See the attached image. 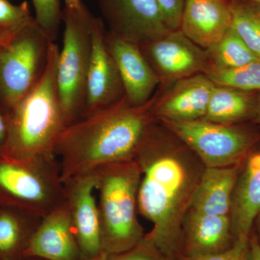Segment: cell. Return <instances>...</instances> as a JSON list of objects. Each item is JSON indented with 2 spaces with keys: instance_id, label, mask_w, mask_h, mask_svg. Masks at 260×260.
<instances>
[{
  "instance_id": "cell-31",
  "label": "cell",
  "mask_w": 260,
  "mask_h": 260,
  "mask_svg": "<svg viewBox=\"0 0 260 260\" xmlns=\"http://www.w3.org/2000/svg\"><path fill=\"white\" fill-rule=\"evenodd\" d=\"M8 130V118L0 110V151L5 144Z\"/></svg>"
},
{
  "instance_id": "cell-1",
  "label": "cell",
  "mask_w": 260,
  "mask_h": 260,
  "mask_svg": "<svg viewBox=\"0 0 260 260\" xmlns=\"http://www.w3.org/2000/svg\"><path fill=\"white\" fill-rule=\"evenodd\" d=\"M134 160L141 172L138 211L153 224L145 237L165 255L181 260L183 225L204 164L158 121L149 128Z\"/></svg>"
},
{
  "instance_id": "cell-21",
  "label": "cell",
  "mask_w": 260,
  "mask_h": 260,
  "mask_svg": "<svg viewBox=\"0 0 260 260\" xmlns=\"http://www.w3.org/2000/svg\"><path fill=\"white\" fill-rule=\"evenodd\" d=\"M42 219L13 208H0V260H27L24 253Z\"/></svg>"
},
{
  "instance_id": "cell-30",
  "label": "cell",
  "mask_w": 260,
  "mask_h": 260,
  "mask_svg": "<svg viewBox=\"0 0 260 260\" xmlns=\"http://www.w3.org/2000/svg\"><path fill=\"white\" fill-rule=\"evenodd\" d=\"M248 260H260V242L254 232H251L249 238V251Z\"/></svg>"
},
{
  "instance_id": "cell-34",
  "label": "cell",
  "mask_w": 260,
  "mask_h": 260,
  "mask_svg": "<svg viewBox=\"0 0 260 260\" xmlns=\"http://www.w3.org/2000/svg\"><path fill=\"white\" fill-rule=\"evenodd\" d=\"M109 255L107 253L102 251L100 254L98 255L93 256V257L90 258V259H82V260H109Z\"/></svg>"
},
{
  "instance_id": "cell-5",
  "label": "cell",
  "mask_w": 260,
  "mask_h": 260,
  "mask_svg": "<svg viewBox=\"0 0 260 260\" xmlns=\"http://www.w3.org/2000/svg\"><path fill=\"white\" fill-rule=\"evenodd\" d=\"M65 201L56 159L22 161L0 155V208L44 218Z\"/></svg>"
},
{
  "instance_id": "cell-10",
  "label": "cell",
  "mask_w": 260,
  "mask_h": 260,
  "mask_svg": "<svg viewBox=\"0 0 260 260\" xmlns=\"http://www.w3.org/2000/svg\"><path fill=\"white\" fill-rule=\"evenodd\" d=\"M139 47L160 81L172 83L209 70L205 49L179 29Z\"/></svg>"
},
{
  "instance_id": "cell-9",
  "label": "cell",
  "mask_w": 260,
  "mask_h": 260,
  "mask_svg": "<svg viewBox=\"0 0 260 260\" xmlns=\"http://www.w3.org/2000/svg\"><path fill=\"white\" fill-rule=\"evenodd\" d=\"M98 3L108 32L138 46L173 30L157 0H98Z\"/></svg>"
},
{
  "instance_id": "cell-23",
  "label": "cell",
  "mask_w": 260,
  "mask_h": 260,
  "mask_svg": "<svg viewBox=\"0 0 260 260\" xmlns=\"http://www.w3.org/2000/svg\"><path fill=\"white\" fill-rule=\"evenodd\" d=\"M232 28L260 58V5L248 0H229Z\"/></svg>"
},
{
  "instance_id": "cell-38",
  "label": "cell",
  "mask_w": 260,
  "mask_h": 260,
  "mask_svg": "<svg viewBox=\"0 0 260 260\" xmlns=\"http://www.w3.org/2000/svg\"><path fill=\"white\" fill-rule=\"evenodd\" d=\"M28 260H43V259H36V258H32V259H28Z\"/></svg>"
},
{
  "instance_id": "cell-24",
  "label": "cell",
  "mask_w": 260,
  "mask_h": 260,
  "mask_svg": "<svg viewBox=\"0 0 260 260\" xmlns=\"http://www.w3.org/2000/svg\"><path fill=\"white\" fill-rule=\"evenodd\" d=\"M215 85L248 92H260V59L226 70H211L205 73Z\"/></svg>"
},
{
  "instance_id": "cell-8",
  "label": "cell",
  "mask_w": 260,
  "mask_h": 260,
  "mask_svg": "<svg viewBox=\"0 0 260 260\" xmlns=\"http://www.w3.org/2000/svg\"><path fill=\"white\" fill-rule=\"evenodd\" d=\"M158 121L182 140L205 168L240 164L260 140V129L251 122L222 124L205 119Z\"/></svg>"
},
{
  "instance_id": "cell-12",
  "label": "cell",
  "mask_w": 260,
  "mask_h": 260,
  "mask_svg": "<svg viewBox=\"0 0 260 260\" xmlns=\"http://www.w3.org/2000/svg\"><path fill=\"white\" fill-rule=\"evenodd\" d=\"M63 184L80 260L90 259L103 251L99 208L94 194L95 174L93 171L84 173Z\"/></svg>"
},
{
  "instance_id": "cell-7",
  "label": "cell",
  "mask_w": 260,
  "mask_h": 260,
  "mask_svg": "<svg viewBox=\"0 0 260 260\" xmlns=\"http://www.w3.org/2000/svg\"><path fill=\"white\" fill-rule=\"evenodd\" d=\"M53 42L34 20L0 44V110L7 118L42 76Z\"/></svg>"
},
{
  "instance_id": "cell-25",
  "label": "cell",
  "mask_w": 260,
  "mask_h": 260,
  "mask_svg": "<svg viewBox=\"0 0 260 260\" xmlns=\"http://www.w3.org/2000/svg\"><path fill=\"white\" fill-rule=\"evenodd\" d=\"M35 20L26 1L13 5L0 0V35L10 40Z\"/></svg>"
},
{
  "instance_id": "cell-11",
  "label": "cell",
  "mask_w": 260,
  "mask_h": 260,
  "mask_svg": "<svg viewBox=\"0 0 260 260\" xmlns=\"http://www.w3.org/2000/svg\"><path fill=\"white\" fill-rule=\"evenodd\" d=\"M106 36L107 29L102 19L94 17L86 99L82 117L112 107L125 98L124 87L108 48Z\"/></svg>"
},
{
  "instance_id": "cell-17",
  "label": "cell",
  "mask_w": 260,
  "mask_h": 260,
  "mask_svg": "<svg viewBox=\"0 0 260 260\" xmlns=\"http://www.w3.org/2000/svg\"><path fill=\"white\" fill-rule=\"evenodd\" d=\"M260 215V140L243 161L233 191L230 219L234 237H249Z\"/></svg>"
},
{
  "instance_id": "cell-33",
  "label": "cell",
  "mask_w": 260,
  "mask_h": 260,
  "mask_svg": "<svg viewBox=\"0 0 260 260\" xmlns=\"http://www.w3.org/2000/svg\"><path fill=\"white\" fill-rule=\"evenodd\" d=\"M65 6L70 8H75L79 7L83 3L82 0H64Z\"/></svg>"
},
{
  "instance_id": "cell-15",
  "label": "cell",
  "mask_w": 260,
  "mask_h": 260,
  "mask_svg": "<svg viewBox=\"0 0 260 260\" xmlns=\"http://www.w3.org/2000/svg\"><path fill=\"white\" fill-rule=\"evenodd\" d=\"M24 256L25 259L80 260L67 200L42 218Z\"/></svg>"
},
{
  "instance_id": "cell-14",
  "label": "cell",
  "mask_w": 260,
  "mask_h": 260,
  "mask_svg": "<svg viewBox=\"0 0 260 260\" xmlns=\"http://www.w3.org/2000/svg\"><path fill=\"white\" fill-rule=\"evenodd\" d=\"M109 50L119 72L126 102L140 107L153 97L160 78L149 64L138 44L109 34L107 30Z\"/></svg>"
},
{
  "instance_id": "cell-20",
  "label": "cell",
  "mask_w": 260,
  "mask_h": 260,
  "mask_svg": "<svg viewBox=\"0 0 260 260\" xmlns=\"http://www.w3.org/2000/svg\"><path fill=\"white\" fill-rule=\"evenodd\" d=\"M258 93L215 85L205 120L222 124L253 123Z\"/></svg>"
},
{
  "instance_id": "cell-29",
  "label": "cell",
  "mask_w": 260,
  "mask_h": 260,
  "mask_svg": "<svg viewBox=\"0 0 260 260\" xmlns=\"http://www.w3.org/2000/svg\"><path fill=\"white\" fill-rule=\"evenodd\" d=\"M168 26L177 30L180 25L181 15L185 0H157Z\"/></svg>"
},
{
  "instance_id": "cell-37",
  "label": "cell",
  "mask_w": 260,
  "mask_h": 260,
  "mask_svg": "<svg viewBox=\"0 0 260 260\" xmlns=\"http://www.w3.org/2000/svg\"><path fill=\"white\" fill-rule=\"evenodd\" d=\"M248 1L251 2V3H254V4L260 5V0H248Z\"/></svg>"
},
{
  "instance_id": "cell-18",
  "label": "cell",
  "mask_w": 260,
  "mask_h": 260,
  "mask_svg": "<svg viewBox=\"0 0 260 260\" xmlns=\"http://www.w3.org/2000/svg\"><path fill=\"white\" fill-rule=\"evenodd\" d=\"M234 240L229 215L189 211L183 225L181 259L221 252L230 248Z\"/></svg>"
},
{
  "instance_id": "cell-3",
  "label": "cell",
  "mask_w": 260,
  "mask_h": 260,
  "mask_svg": "<svg viewBox=\"0 0 260 260\" xmlns=\"http://www.w3.org/2000/svg\"><path fill=\"white\" fill-rule=\"evenodd\" d=\"M59 53L53 42L42 76L8 116L3 156L22 161L56 160V142L68 126L56 83Z\"/></svg>"
},
{
  "instance_id": "cell-6",
  "label": "cell",
  "mask_w": 260,
  "mask_h": 260,
  "mask_svg": "<svg viewBox=\"0 0 260 260\" xmlns=\"http://www.w3.org/2000/svg\"><path fill=\"white\" fill-rule=\"evenodd\" d=\"M93 18L83 3L75 8L65 6L62 11L64 30L56 83L68 126L81 118L85 111Z\"/></svg>"
},
{
  "instance_id": "cell-4",
  "label": "cell",
  "mask_w": 260,
  "mask_h": 260,
  "mask_svg": "<svg viewBox=\"0 0 260 260\" xmlns=\"http://www.w3.org/2000/svg\"><path fill=\"white\" fill-rule=\"evenodd\" d=\"M100 218L102 250L108 254L124 252L143 240L138 221V190L141 172L135 160L102 166L93 170Z\"/></svg>"
},
{
  "instance_id": "cell-22",
  "label": "cell",
  "mask_w": 260,
  "mask_h": 260,
  "mask_svg": "<svg viewBox=\"0 0 260 260\" xmlns=\"http://www.w3.org/2000/svg\"><path fill=\"white\" fill-rule=\"evenodd\" d=\"M205 53L209 63L208 71L238 68L260 59L246 45L232 27L216 44L205 49Z\"/></svg>"
},
{
  "instance_id": "cell-39",
  "label": "cell",
  "mask_w": 260,
  "mask_h": 260,
  "mask_svg": "<svg viewBox=\"0 0 260 260\" xmlns=\"http://www.w3.org/2000/svg\"><path fill=\"white\" fill-rule=\"evenodd\" d=\"M27 260H28V259H27Z\"/></svg>"
},
{
  "instance_id": "cell-2",
  "label": "cell",
  "mask_w": 260,
  "mask_h": 260,
  "mask_svg": "<svg viewBox=\"0 0 260 260\" xmlns=\"http://www.w3.org/2000/svg\"><path fill=\"white\" fill-rule=\"evenodd\" d=\"M150 105L151 100L133 107L124 98L67 126L54 149L62 182L102 166L134 160L149 128L156 121Z\"/></svg>"
},
{
  "instance_id": "cell-13",
  "label": "cell",
  "mask_w": 260,
  "mask_h": 260,
  "mask_svg": "<svg viewBox=\"0 0 260 260\" xmlns=\"http://www.w3.org/2000/svg\"><path fill=\"white\" fill-rule=\"evenodd\" d=\"M162 95L151 99L155 120L191 121L203 119L215 84L205 73L172 82Z\"/></svg>"
},
{
  "instance_id": "cell-35",
  "label": "cell",
  "mask_w": 260,
  "mask_h": 260,
  "mask_svg": "<svg viewBox=\"0 0 260 260\" xmlns=\"http://www.w3.org/2000/svg\"><path fill=\"white\" fill-rule=\"evenodd\" d=\"M254 225H255V229L256 232H254L256 234V237H257L258 239L260 242V215L258 216V218H256L255 220V223H254Z\"/></svg>"
},
{
  "instance_id": "cell-27",
  "label": "cell",
  "mask_w": 260,
  "mask_h": 260,
  "mask_svg": "<svg viewBox=\"0 0 260 260\" xmlns=\"http://www.w3.org/2000/svg\"><path fill=\"white\" fill-rule=\"evenodd\" d=\"M109 260H176L164 254L145 237L136 246L119 254H109Z\"/></svg>"
},
{
  "instance_id": "cell-19",
  "label": "cell",
  "mask_w": 260,
  "mask_h": 260,
  "mask_svg": "<svg viewBox=\"0 0 260 260\" xmlns=\"http://www.w3.org/2000/svg\"><path fill=\"white\" fill-rule=\"evenodd\" d=\"M242 164L205 168L189 211L230 216L233 191Z\"/></svg>"
},
{
  "instance_id": "cell-26",
  "label": "cell",
  "mask_w": 260,
  "mask_h": 260,
  "mask_svg": "<svg viewBox=\"0 0 260 260\" xmlns=\"http://www.w3.org/2000/svg\"><path fill=\"white\" fill-rule=\"evenodd\" d=\"M31 2L35 10L34 18L37 23L51 40L55 42L62 20L60 0H31Z\"/></svg>"
},
{
  "instance_id": "cell-36",
  "label": "cell",
  "mask_w": 260,
  "mask_h": 260,
  "mask_svg": "<svg viewBox=\"0 0 260 260\" xmlns=\"http://www.w3.org/2000/svg\"><path fill=\"white\" fill-rule=\"evenodd\" d=\"M10 40H8V39H5L4 37H2V36L0 35V44H3V43L8 42V41H10Z\"/></svg>"
},
{
  "instance_id": "cell-32",
  "label": "cell",
  "mask_w": 260,
  "mask_h": 260,
  "mask_svg": "<svg viewBox=\"0 0 260 260\" xmlns=\"http://www.w3.org/2000/svg\"><path fill=\"white\" fill-rule=\"evenodd\" d=\"M253 123L260 129V92L258 93L256 115Z\"/></svg>"
},
{
  "instance_id": "cell-16",
  "label": "cell",
  "mask_w": 260,
  "mask_h": 260,
  "mask_svg": "<svg viewBox=\"0 0 260 260\" xmlns=\"http://www.w3.org/2000/svg\"><path fill=\"white\" fill-rule=\"evenodd\" d=\"M231 27L229 0H185L179 29L198 47H212Z\"/></svg>"
},
{
  "instance_id": "cell-28",
  "label": "cell",
  "mask_w": 260,
  "mask_h": 260,
  "mask_svg": "<svg viewBox=\"0 0 260 260\" xmlns=\"http://www.w3.org/2000/svg\"><path fill=\"white\" fill-rule=\"evenodd\" d=\"M249 237L239 235L234 244L226 250L210 255L198 257L182 258L181 260H248L249 251Z\"/></svg>"
}]
</instances>
